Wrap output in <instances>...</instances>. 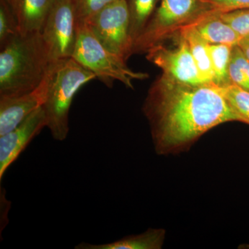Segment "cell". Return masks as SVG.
<instances>
[{"mask_svg": "<svg viewBox=\"0 0 249 249\" xmlns=\"http://www.w3.org/2000/svg\"><path fill=\"white\" fill-rule=\"evenodd\" d=\"M142 111L159 155L186 152L219 124H244L215 85L183 84L163 75L152 83Z\"/></svg>", "mask_w": 249, "mask_h": 249, "instance_id": "cell-1", "label": "cell"}, {"mask_svg": "<svg viewBox=\"0 0 249 249\" xmlns=\"http://www.w3.org/2000/svg\"><path fill=\"white\" fill-rule=\"evenodd\" d=\"M0 49V96H19L35 89L53 63L40 33L20 34Z\"/></svg>", "mask_w": 249, "mask_h": 249, "instance_id": "cell-2", "label": "cell"}, {"mask_svg": "<svg viewBox=\"0 0 249 249\" xmlns=\"http://www.w3.org/2000/svg\"><path fill=\"white\" fill-rule=\"evenodd\" d=\"M49 74L48 91L43 106L47 127L55 140L63 142L70 132V111L73 98L96 76L72 58L52 63Z\"/></svg>", "mask_w": 249, "mask_h": 249, "instance_id": "cell-3", "label": "cell"}, {"mask_svg": "<svg viewBox=\"0 0 249 249\" xmlns=\"http://www.w3.org/2000/svg\"><path fill=\"white\" fill-rule=\"evenodd\" d=\"M71 58L94 73L108 88L114 81H119L127 88H133L134 80L149 77L147 73L131 70L124 58L106 48L85 22H78L76 43Z\"/></svg>", "mask_w": 249, "mask_h": 249, "instance_id": "cell-4", "label": "cell"}, {"mask_svg": "<svg viewBox=\"0 0 249 249\" xmlns=\"http://www.w3.org/2000/svg\"><path fill=\"white\" fill-rule=\"evenodd\" d=\"M205 10L199 0H160L146 27L134 41L133 53L146 52Z\"/></svg>", "mask_w": 249, "mask_h": 249, "instance_id": "cell-5", "label": "cell"}, {"mask_svg": "<svg viewBox=\"0 0 249 249\" xmlns=\"http://www.w3.org/2000/svg\"><path fill=\"white\" fill-rule=\"evenodd\" d=\"M93 35L108 50L127 60L133 53L130 14L127 0L108 5L85 21Z\"/></svg>", "mask_w": 249, "mask_h": 249, "instance_id": "cell-6", "label": "cell"}, {"mask_svg": "<svg viewBox=\"0 0 249 249\" xmlns=\"http://www.w3.org/2000/svg\"><path fill=\"white\" fill-rule=\"evenodd\" d=\"M78 18L73 0H53L40 34L52 62L71 58Z\"/></svg>", "mask_w": 249, "mask_h": 249, "instance_id": "cell-7", "label": "cell"}, {"mask_svg": "<svg viewBox=\"0 0 249 249\" xmlns=\"http://www.w3.org/2000/svg\"><path fill=\"white\" fill-rule=\"evenodd\" d=\"M146 58L162 70V75L183 84L204 85L186 41L179 36L178 47L157 44L146 52Z\"/></svg>", "mask_w": 249, "mask_h": 249, "instance_id": "cell-8", "label": "cell"}, {"mask_svg": "<svg viewBox=\"0 0 249 249\" xmlns=\"http://www.w3.org/2000/svg\"><path fill=\"white\" fill-rule=\"evenodd\" d=\"M49 71L42 83L33 91L19 96H0V137L14 130L44 106L48 91Z\"/></svg>", "mask_w": 249, "mask_h": 249, "instance_id": "cell-9", "label": "cell"}, {"mask_svg": "<svg viewBox=\"0 0 249 249\" xmlns=\"http://www.w3.org/2000/svg\"><path fill=\"white\" fill-rule=\"evenodd\" d=\"M47 127L43 106L33 112L14 130L0 137V180L8 168L36 136Z\"/></svg>", "mask_w": 249, "mask_h": 249, "instance_id": "cell-10", "label": "cell"}, {"mask_svg": "<svg viewBox=\"0 0 249 249\" xmlns=\"http://www.w3.org/2000/svg\"><path fill=\"white\" fill-rule=\"evenodd\" d=\"M19 24L21 35L40 33L53 0H4Z\"/></svg>", "mask_w": 249, "mask_h": 249, "instance_id": "cell-11", "label": "cell"}, {"mask_svg": "<svg viewBox=\"0 0 249 249\" xmlns=\"http://www.w3.org/2000/svg\"><path fill=\"white\" fill-rule=\"evenodd\" d=\"M204 40L209 44L238 45L241 36L228 23L223 20L217 13L204 10L190 22Z\"/></svg>", "mask_w": 249, "mask_h": 249, "instance_id": "cell-12", "label": "cell"}, {"mask_svg": "<svg viewBox=\"0 0 249 249\" xmlns=\"http://www.w3.org/2000/svg\"><path fill=\"white\" fill-rule=\"evenodd\" d=\"M165 231L162 229H149L138 235H127L120 240L102 244L91 245L83 242L74 247L76 249H160L164 244Z\"/></svg>", "mask_w": 249, "mask_h": 249, "instance_id": "cell-13", "label": "cell"}, {"mask_svg": "<svg viewBox=\"0 0 249 249\" xmlns=\"http://www.w3.org/2000/svg\"><path fill=\"white\" fill-rule=\"evenodd\" d=\"M188 43L190 50L204 84L213 85L214 73L210 56L209 43L202 38L196 27L191 23L178 31Z\"/></svg>", "mask_w": 249, "mask_h": 249, "instance_id": "cell-14", "label": "cell"}, {"mask_svg": "<svg viewBox=\"0 0 249 249\" xmlns=\"http://www.w3.org/2000/svg\"><path fill=\"white\" fill-rule=\"evenodd\" d=\"M232 49L231 46L227 45L209 44L210 56L214 73L213 85L216 86L231 84L229 70Z\"/></svg>", "mask_w": 249, "mask_h": 249, "instance_id": "cell-15", "label": "cell"}, {"mask_svg": "<svg viewBox=\"0 0 249 249\" xmlns=\"http://www.w3.org/2000/svg\"><path fill=\"white\" fill-rule=\"evenodd\" d=\"M130 14V34L133 42L150 20L158 0H127Z\"/></svg>", "mask_w": 249, "mask_h": 249, "instance_id": "cell-16", "label": "cell"}, {"mask_svg": "<svg viewBox=\"0 0 249 249\" xmlns=\"http://www.w3.org/2000/svg\"><path fill=\"white\" fill-rule=\"evenodd\" d=\"M216 87L234 110L243 119L244 124H249V91L232 83Z\"/></svg>", "mask_w": 249, "mask_h": 249, "instance_id": "cell-17", "label": "cell"}, {"mask_svg": "<svg viewBox=\"0 0 249 249\" xmlns=\"http://www.w3.org/2000/svg\"><path fill=\"white\" fill-rule=\"evenodd\" d=\"M19 35L17 18L4 0H0V48Z\"/></svg>", "mask_w": 249, "mask_h": 249, "instance_id": "cell-18", "label": "cell"}, {"mask_svg": "<svg viewBox=\"0 0 249 249\" xmlns=\"http://www.w3.org/2000/svg\"><path fill=\"white\" fill-rule=\"evenodd\" d=\"M118 0H73L78 22H85L93 15Z\"/></svg>", "mask_w": 249, "mask_h": 249, "instance_id": "cell-19", "label": "cell"}, {"mask_svg": "<svg viewBox=\"0 0 249 249\" xmlns=\"http://www.w3.org/2000/svg\"><path fill=\"white\" fill-rule=\"evenodd\" d=\"M206 11L222 14L249 9V0H199Z\"/></svg>", "mask_w": 249, "mask_h": 249, "instance_id": "cell-20", "label": "cell"}, {"mask_svg": "<svg viewBox=\"0 0 249 249\" xmlns=\"http://www.w3.org/2000/svg\"><path fill=\"white\" fill-rule=\"evenodd\" d=\"M223 20L235 29L241 36L249 34V9L219 14Z\"/></svg>", "mask_w": 249, "mask_h": 249, "instance_id": "cell-21", "label": "cell"}, {"mask_svg": "<svg viewBox=\"0 0 249 249\" xmlns=\"http://www.w3.org/2000/svg\"><path fill=\"white\" fill-rule=\"evenodd\" d=\"M231 60L235 62L240 69L241 71L243 72L249 83V60L244 55L242 50L237 45L232 47Z\"/></svg>", "mask_w": 249, "mask_h": 249, "instance_id": "cell-22", "label": "cell"}, {"mask_svg": "<svg viewBox=\"0 0 249 249\" xmlns=\"http://www.w3.org/2000/svg\"><path fill=\"white\" fill-rule=\"evenodd\" d=\"M237 46L240 47L242 53L249 60V34L242 36Z\"/></svg>", "mask_w": 249, "mask_h": 249, "instance_id": "cell-23", "label": "cell"}]
</instances>
